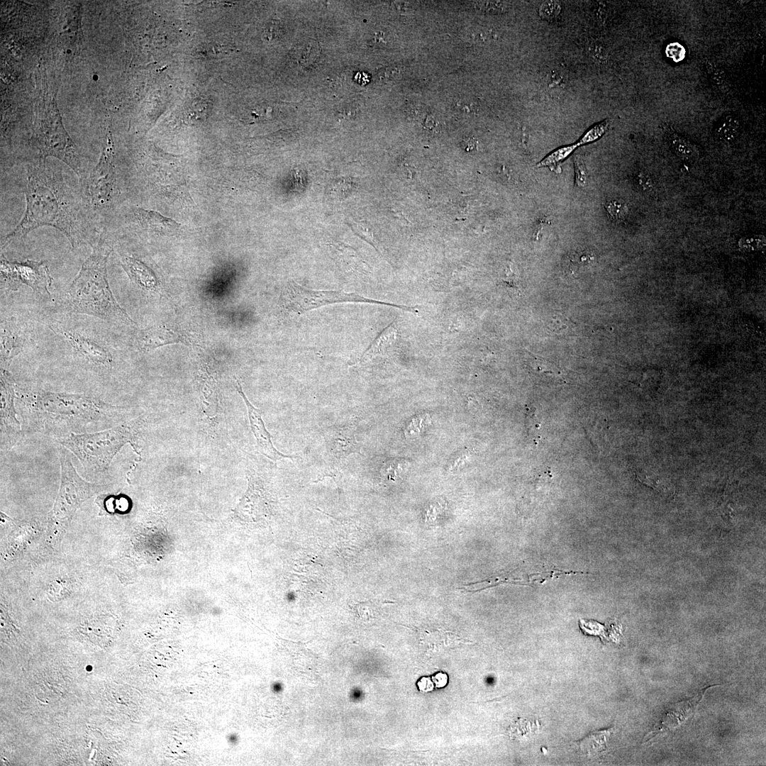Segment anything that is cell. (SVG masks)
<instances>
[{
  "label": "cell",
  "instance_id": "1",
  "mask_svg": "<svg viewBox=\"0 0 766 766\" xmlns=\"http://www.w3.org/2000/svg\"><path fill=\"white\" fill-rule=\"evenodd\" d=\"M26 207L16 227L1 241V248L19 240L40 226L61 231L72 248L92 246L100 231L82 197L79 184L75 185L60 168L46 159L28 166L25 188Z\"/></svg>",
  "mask_w": 766,
  "mask_h": 766
},
{
  "label": "cell",
  "instance_id": "2",
  "mask_svg": "<svg viewBox=\"0 0 766 766\" xmlns=\"http://www.w3.org/2000/svg\"><path fill=\"white\" fill-rule=\"evenodd\" d=\"M115 236L102 230L91 246L89 256L70 285L66 294L72 311L125 325L135 324L115 299L108 279L107 262L113 250Z\"/></svg>",
  "mask_w": 766,
  "mask_h": 766
},
{
  "label": "cell",
  "instance_id": "3",
  "mask_svg": "<svg viewBox=\"0 0 766 766\" xmlns=\"http://www.w3.org/2000/svg\"><path fill=\"white\" fill-rule=\"evenodd\" d=\"M17 399L25 409L30 424L39 429H54L65 425L74 428L110 421L118 407L89 395L31 391L16 385Z\"/></svg>",
  "mask_w": 766,
  "mask_h": 766
},
{
  "label": "cell",
  "instance_id": "4",
  "mask_svg": "<svg viewBox=\"0 0 766 766\" xmlns=\"http://www.w3.org/2000/svg\"><path fill=\"white\" fill-rule=\"evenodd\" d=\"M79 184L84 203L101 232L123 207V177L109 126L99 162Z\"/></svg>",
  "mask_w": 766,
  "mask_h": 766
},
{
  "label": "cell",
  "instance_id": "5",
  "mask_svg": "<svg viewBox=\"0 0 766 766\" xmlns=\"http://www.w3.org/2000/svg\"><path fill=\"white\" fill-rule=\"evenodd\" d=\"M140 421H134L107 430L86 433H71L57 441L78 458L88 472H103L126 443L136 446Z\"/></svg>",
  "mask_w": 766,
  "mask_h": 766
},
{
  "label": "cell",
  "instance_id": "6",
  "mask_svg": "<svg viewBox=\"0 0 766 766\" xmlns=\"http://www.w3.org/2000/svg\"><path fill=\"white\" fill-rule=\"evenodd\" d=\"M30 139V145L38 150L39 158H58L75 172L79 182L91 171L63 126L55 98L49 103L47 111L39 113Z\"/></svg>",
  "mask_w": 766,
  "mask_h": 766
},
{
  "label": "cell",
  "instance_id": "7",
  "mask_svg": "<svg viewBox=\"0 0 766 766\" xmlns=\"http://www.w3.org/2000/svg\"><path fill=\"white\" fill-rule=\"evenodd\" d=\"M60 486L53 508L48 516V535L54 543L60 539L62 533L79 506L102 487L82 479L63 450L60 452Z\"/></svg>",
  "mask_w": 766,
  "mask_h": 766
},
{
  "label": "cell",
  "instance_id": "8",
  "mask_svg": "<svg viewBox=\"0 0 766 766\" xmlns=\"http://www.w3.org/2000/svg\"><path fill=\"white\" fill-rule=\"evenodd\" d=\"M355 302L389 306L413 313H418L415 306L398 305L366 298L357 293L341 291H315L305 288L294 281L287 284L280 296L282 311L288 316L300 315L309 310L336 303Z\"/></svg>",
  "mask_w": 766,
  "mask_h": 766
},
{
  "label": "cell",
  "instance_id": "9",
  "mask_svg": "<svg viewBox=\"0 0 766 766\" xmlns=\"http://www.w3.org/2000/svg\"><path fill=\"white\" fill-rule=\"evenodd\" d=\"M0 269L1 282L23 284L36 293L50 294L52 278L45 261L11 262L1 252Z\"/></svg>",
  "mask_w": 766,
  "mask_h": 766
},
{
  "label": "cell",
  "instance_id": "10",
  "mask_svg": "<svg viewBox=\"0 0 766 766\" xmlns=\"http://www.w3.org/2000/svg\"><path fill=\"white\" fill-rule=\"evenodd\" d=\"M1 450L8 451L23 438L14 406L16 385L12 376L1 369L0 374Z\"/></svg>",
  "mask_w": 766,
  "mask_h": 766
},
{
  "label": "cell",
  "instance_id": "11",
  "mask_svg": "<svg viewBox=\"0 0 766 766\" xmlns=\"http://www.w3.org/2000/svg\"><path fill=\"white\" fill-rule=\"evenodd\" d=\"M120 264L131 282L140 290L150 294H162V284L155 270L145 260L117 250Z\"/></svg>",
  "mask_w": 766,
  "mask_h": 766
},
{
  "label": "cell",
  "instance_id": "12",
  "mask_svg": "<svg viewBox=\"0 0 766 766\" xmlns=\"http://www.w3.org/2000/svg\"><path fill=\"white\" fill-rule=\"evenodd\" d=\"M57 329L72 348L87 361L101 367H111V353L103 343L74 330Z\"/></svg>",
  "mask_w": 766,
  "mask_h": 766
},
{
  "label": "cell",
  "instance_id": "13",
  "mask_svg": "<svg viewBox=\"0 0 766 766\" xmlns=\"http://www.w3.org/2000/svg\"><path fill=\"white\" fill-rule=\"evenodd\" d=\"M355 432V425L352 423L334 425L323 430L326 453L331 460L338 462L359 451Z\"/></svg>",
  "mask_w": 766,
  "mask_h": 766
},
{
  "label": "cell",
  "instance_id": "14",
  "mask_svg": "<svg viewBox=\"0 0 766 766\" xmlns=\"http://www.w3.org/2000/svg\"><path fill=\"white\" fill-rule=\"evenodd\" d=\"M235 387L247 407L250 427L256 439L259 451L274 462L282 458H295L296 456L284 455L275 448L271 440V435L265 428L261 411L250 402L237 379H235Z\"/></svg>",
  "mask_w": 766,
  "mask_h": 766
},
{
  "label": "cell",
  "instance_id": "15",
  "mask_svg": "<svg viewBox=\"0 0 766 766\" xmlns=\"http://www.w3.org/2000/svg\"><path fill=\"white\" fill-rule=\"evenodd\" d=\"M192 343V339L185 332L164 325L140 330L134 340L135 345L142 352H149L170 344Z\"/></svg>",
  "mask_w": 766,
  "mask_h": 766
},
{
  "label": "cell",
  "instance_id": "16",
  "mask_svg": "<svg viewBox=\"0 0 766 766\" xmlns=\"http://www.w3.org/2000/svg\"><path fill=\"white\" fill-rule=\"evenodd\" d=\"M717 686L718 685H713L707 687L693 697L672 704L667 709L658 723L655 725L652 731L648 734L647 737L650 739L655 737L660 733L672 731L683 724L693 715L706 691L711 687Z\"/></svg>",
  "mask_w": 766,
  "mask_h": 766
},
{
  "label": "cell",
  "instance_id": "17",
  "mask_svg": "<svg viewBox=\"0 0 766 766\" xmlns=\"http://www.w3.org/2000/svg\"><path fill=\"white\" fill-rule=\"evenodd\" d=\"M28 340L26 331L10 320L1 324V361H9L19 354Z\"/></svg>",
  "mask_w": 766,
  "mask_h": 766
},
{
  "label": "cell",
  "instance_id": "18",
  "mask_svg": "<svg viewBox=\"0 0 766 766\" xmlns=\"http://www.w3.org/2000/svg\"><path fill=\"white\" fill-rule=\"evenodd\" d=\"M667 141L673 152L684 161H695L700 155L698 147L678 134L671 126L665 128Z\"/></svg>",
  "mask_w": 766,
  "mask_h": 766
},
{
  "label": "cell",
  "instance_id": "19",
  "mask_svg": "<svg viewBox=\"0 0 766 766\" xmlns=\"http://www.w3.org/2000/svg\"><path fill=\"white\" fill-rule=\"evenodd\" d=\"M396 330L390 324L376 338L361 356L360 362L365 363L377 355H384L396 339Z\"/></svg>",
  "mask_w": 766,
  "mask_h": 766
},
{
  "label": "cell",
  "instance_id": "20",
  "mask_svg": "<svg viewBox=\"0 0 766 766\" xmlns=\"http://www.w3.org/2000/svg\"><path fill=\"white\" fill-rule=\"evenodd\" d=\"M740 121L734 114L723 116L717 123L714 129V136L722 142H732L738 136Z\"/></svg>",
  "mask_w": 766,
  "mask_h": 766
},
{
  "label": "cell",
  "instance_id": "21",
  "mask_svg": "<svg viewBox=\"0 0 766 766\" xmlns=\"http://www.w3.org/2000/svg\"><path fill=\"white\" fill-rule=\"evenodd\" d=\"M612 731V728H608L592 733L578 743L579 750L587 755H594L606 750V742Z\"/></svg>",
  "mask_w": 766,
  "mask_h": 766
},
{
  "label": "cell",
  "instance_id": "22",
  "mask_svg": "<svg viewBox=\"0 0 766 766\" xmlns=\"http://www.w3.org/2000/svg\"><path fill=\"white\" fill-rule=\"evenodd\" d=\"M705 68L711 82L722 93L728 94L730 83L726 72L711 60L705 61Z\"/></svg>",
  "mask_w": 766,
  "mask_h": 766
},
{
  "label": "cell",
  "instance_id": "23",
  "mask_svg": "<svg viewBox=\"0 0 766 766\" xmlns=\"http://www.w3.org/2000/svg\"><path fill=\"white\" fill-rule=\"evenodd\" d=\"M577 146V144L575 143L556 149L539 162L537 166L548 167L551 170H557L559 165L569 156Z\"/></svg>",
  "mask_w": 766,
  "mask_h": 766
},
{
  "label": "cell",
  "instance_id": "24",
  "mask_svg": "<svg viewBox=\"0 0 766 766\" xmlns=\"http://www.w3.org/2000/svg\"><path fill=\"white\" fill-rule=\"evenodd\" d=\"M610 122L609 119L604 120L590 128L577 143V145H582L592 143L600 138L608 130Z\"/></svg>",
  "mask_w": 766,
  "mask_h": 766
},
{
  "label": "cell",
  "instance_id": "25",
  "mask_svg": "<svg viewBox=\"0 0 766 766\" xmlns=\"http://www.w3.org/2000/svg\"><path fill=\"white\" fill-rule=\"evenodd\" d=\"M606 209L610 217L616 221L624 218L628 213V207L623 201L614 200L606 204Z\"/></svg>",
  "mask_w": 766,
  "mask_h": 766
},
{
  "label": "cell",
  "instance_id": "26",
  "mask_svg": "<svg viewBox=\"0 0 766 766\" xmlns=\"http://www.w3.org/2000/svg\"><path fill=\"white\" fill-rule=\"evenodd\" d=\"M473 5L478 10L494 13L504 12L507 9V4L502 1H474Z\"/></svg>",
  "mask_w": 766,
  "mask_h": 766
},
{
  "label": "cell",
  "instance_id": "27",
  "mask_svg": "<svg viewBox=\"0 0 766 766\" xmlns=\"http://www.w3.org/2000/svg\"><path fill=\"white\" fill-rule=\"evenodd\" d=\"M575 185L579 187L587 184V170L582 157L578 155L574 158Z\"/></svg>",
  "mask_w": 766,
  "mask_h": 766
},
{
  "label": "cell",
  "instance_id": "28",
  "mask_svg": "<svg viewBox=\"0 0 766 766\" xmlns=\"http://www.w3.org/2000/svg\"><path fill=\"white\" fill-rule=\"evenodd\" d=\"M593 260V254L592 252L583 251L579 253H574L571 255L570 259V266L572 270H579L592 264Z\"/></svg>",
  "mask_w": 766,
  "mask_h": 766
},
{
  "label": "cell",
  "instance_id": "29",
  "mask_svg": "<svg viewBox=\"0 0 766 766\" xmlns=\"http://www.w3.org/2000/svg\"><path fill=\"white\" fill-rule=\"evenodd\" d=\"M561 10V4L558 1L544 2L540 7V16L545 19L555 18Z\"/></svg>",
  "mask_w": 766,
  "mask_h": 766
},
{
  "label": "cell",
  "instance_id": "30",
  "mask_svg": "<svg viewBox=\"0 0 766 766\" xmlns=\"http://www.w3.org/2000/svg\"><path fill=\"white\" fill-rule=\"evenodd\" d=\"M739 247L744 250H754L765 245V238L762 235H753L742 238L738 241Z\"/></svg>",
  "mask_w": 766,
  "mask_h": 766
},
{
  "label": "cell",
  "instance_id": "31",
  "mask_svg": "<svg viewBox=\"0 0 766 766\" xmlns=\"http://www.w3.org/2000/svg\"><path fill=\"white\" fill-rule=\"evenodd\" d=\"M402 70L398 67H388L379 70L377 74L379 81L389 82L397 79L401 76Z\"/></svg>",
  "mask_w": 766,
  "mask_h": 766
},
{
  "label": "cell",
  "instance_id": "32",
  "mask_svg": "<svg viewBox=\"0 0 766 766\" xmlns=\"http://www.w3.org/2000/svg\"><path fill=\"white\" fill-rule=\"evenodd\" d=\"M435 688H443L448 684V675L443 672H438L431 676Z\"/></svg>",
  "mask_w": 766,
  "mask_h": 766
},
{
  "label": "cell",
  "instance_id": "33",
  "mask_svg": "<svg viewBox=\"0 0 766 766\" xmlns=\"http://www.w3.org/2000/svg\"><path fill=\"white\" fill-rule=\"evenodd\" d=\"M474 104L472 103V101H469L467 99H466V100L460 99V101H458L455 104V108L459 111H461V112H463V113H472V111H474L475 108H474Z\"/></svg>",
  "mask_w": 766,
  "mask_h": 766
},
{
  "label": "cell",
  "instance_id": "34",
  "mask_svg": "<svg viewBox=\"0 0 766 766\" xmlns=\"http://www.w3.org/2000/svg\"><path fill=\"white\" fill-rule=\"evenodd\" d=\"M416 685L419 690L424 692H431L435 688L431 677H421L417 682Z\"/></svg>",
  "mask_w": 766,
  "mask_h": 766
},
{
  "label": "cell",
  "instance_id": "35",
  "mask_svg": "<svg viewBox=\"0 0 766 766\" xmlns=\"http://www.w3.org/2000/svg\"><path fill=\"white\" fill-rule=\"evenodd\" d=\"M640 184L643 189H649L651 187L650 179L645 175H643L640 180Z\"/></svg>",
  "mask_w": 766,
  "mask_h": 766
},
{
  "label": "cell",
  "instance_id": "36",
  "mask_svg": "<svg viewBox=\"0 0 766 766\" xmlns=\"http://www.w3.org/2000/svg\"><path fill=\"white\" fill-rule=\"evenodd\" d=\"M228 741L231 744L236 743V741H237L236 736H233V735H229V736L228 737Z\"/></svg>",
  "mask_w": 766,
  "mask_h": 766
}]
</instances>
